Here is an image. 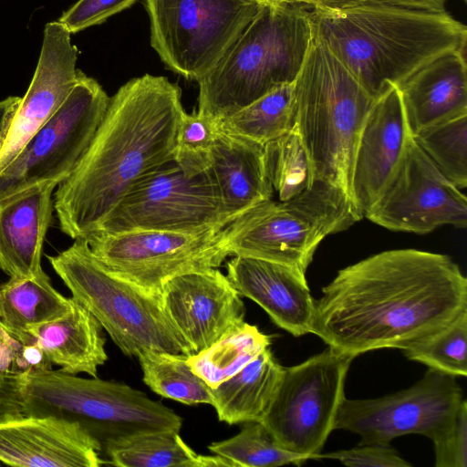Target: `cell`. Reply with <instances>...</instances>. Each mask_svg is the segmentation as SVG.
<instances>
[{"mask_svg": "<svg viewBox=\"0 0 467 467\" xmlns=\"http://www.w3.org/2000/svg\"><path fill=\"white\" fill-rule=\"evenodd\" d=\"M397 88L412 136L426 127L467 112L466 49L432 60Z\"/></svg>", "mask_w": 467, "mask_h": 467, "instance_id": "obj_22", "label": "cell"}, {"mask_svg": "<svg viewBox=\"0 0 467 467\" xmlns=\"http://www.w3.org/2000/svg\"><path fill=\"white\" fill-rule=\"evenodd\" d=\"M231 222L208 170L189 176L172 160L140 180L96 233H202Z\"/></svg>", "mask_w": 467, "mask_h": 467, "instance_id": "obj_12", "label": "cell"}, {"mask_svg": "<svg viewBox=\"0 0 467 467\" xmlns=\"http://www.w3.org/2000/svg\"><path fill=\"white\" fill-rule=\"evenodd\" d=\"M266 172L279 201L292 199L311 187L315 174L295 125L264 145Z\"/></svg>", "mask_w": 467, "mask_h": 467, "instance_id": "obj_31", "label": "cell"}, {"mask_svg": "<svg viewBox=\"0 0 467 467\" xmlns=\"http://www.w3.org/2000/svg\"><path fill=\"white\" fill-rule=\"evenodd\" d=\"M432 441L436 467L467 466V402L465 400L451 425Z\"/></svg>", "mask_w": 467, "mask_h": 467, "instance_id": "obj_36", "label": "cell"}, {"mask_svg": "<svg viewBox=\"0 0 467 467\" xmlns=\"http://www.w3.org/2000/svg\"><path fill=\"white\" fill-rule=\"evenodd\" d=\"M24 415L77 422L101 448L153 431H179L182 419L146 393L120 382L59 370L17 375Z\"/></svg>", "mask_w": 467, "mask_h": 467, "instance_id": "obj_6", "label": "cell"}, {"mask_svg": "<svg viewBox=\"0 0 467 467\" xmlns=\"http://www.w3.org/2000/svg\"><path fill=\"white\" fill-rule=\"evenodd\" d=\"M362 218L342 189L316 179L292 199L263 202L235 218L224 228V240L231 255L262 258L306 274L325 237Z\"/></svg>", "mask_w": 467, "mask_h": 467, "instance_id": "obj_8", "label": "cell"}, {"mask_svg": "<svg viewBox=\"0 0 467 467\" xmlns=\"http://www.w3.org/2000/svg\"><path fill=\"white\" fill-rule=\"evenodd\" d=\"M103 330L95 317L74 298L64 316L28 328L34 341L61 371L87 373L93 378L108 360Z\"/></svg>", "mask_w": 467, "mask_h": 467, "instance_id": "obj_24", "label": "cell"}, {"mask_svg": "<svg viewBox=\"0 0 467 467\" xmlns=\"http://www.w3.org/2000/svg\"><path fill=\"white\" fill-rule=\"evenodd\" d=\"M47 257L72 298L95 317L124 355H193L165 314L161 298L108 269L86 240L76 239L66 250Z\"/></svg>", "mask_w": 467, "mask_h": 467, "instance_id": "obj_7", "label": "cell"}, {"mask_svg": "<svg viewBox=\"0 0 467 467\" xmlns=\"http://www.w3.org/2000/svg\"><path fill=\"white\" fill-rule=\"evenodd\" d=\"M71 33L59 21L46 24L38 62L0 140V173L35 133L60 109L78 76V49Z\"/></svg>", "mask_w": 467, "mask_h": 467, "instance_id": "obj_16", "label": "cell"}, {"mask_svg": "<svg viewBox=\"0 0 467 467\" xmlns=\"http://www.w3.org/2000/svg\"><path fill=\"white\" fill-rule=\"evenodd\" d=\"M217 122L224 132L265 145L296 125L294 82L273 89Z\"/></svg>", "mask_w": 467, "mask_h": 467, "instance_id": "obj_28", "label": "cell"}, {"mask_svg": "<svg viewBox=\"0 0 467 467\" xmlns=\"http://www.w3.org/2000/svg\"><path fill=\"white\" fill-rule=\"evenodd\" d=\"M407 8L441 12L445 10L447 0H374Z\"/></svg>", "mask_w": 467, "mask_h": 467, "instance_id": "obj_41", "label": "cell"}, {"mask_svg": "<svg viewBox=\"0 0 467 467\" xmlns=\"http://www.w3.org/2000/svg\"><path fill=\"white\" fill-rule=\"evenodd\" d=\"M354 358L327 347L300 364L285 368L281 384L261 420L282 448L318 460L335 430Z\"/></svg>", "mask_w": 467, "mask_h": 467, "instance_id": "obj_10", "label": "cell"}, {"mask_svg": "<svg viewBox=\"0 0 467 467\" xmlns=\"http://www.w3.org/2000/svg\"><path fill=\"white\" fill-rule=\"evenodd\" d=\"M226 270L237 293L259 305L280 328L295 337L311 333L315 300L306 274L246 255H234L226 263Z\"/></svg>", "mask_w": 467, "mask_h": 467, "instance_id": "obj_20", "label": "cell"}, {"mask_svg": "<svg viewBox=\"0 0 467 467\" xmlns=\"http://www.w3.org/2000/svg\"><path fill=\"white\" fill-rule=\"evenodd\" d=\"M364 217L392 231L428 234L467 226V198L411 135L390 180Z\"/></svg>", "mask_w": 467, "mask_h": 467, "instance_id": "obj_15", "label": "cell"}, {"mask_svg": "<svg viewBox=\"0 0 467 467\" xmlns=\"http://www.w3.org/2000/svg\"><path fill=\"white\" fill-rule=\"evenodd\" d=\"M410 360L454 377L467 375V311L423 342L402 350Z\"/></svg>", "mask_w": 467, "mask_h": 467, "instance_id": "obj_34", "label": "cell"}, {"mask_svg": "<svg viewBox=\"0 0 467 467\" xmlns=\"http://www.w3.org/2000/svg\"><path fill=\"white\" fill-rule=\"evenodd\" d=\"M413 138L455 186H467V112L426 127Z\"/></svg>", "mask_w": 467, "mask_h": 467, "instance_id": "obj_33", "label": "cell"}, {"mask_svg": "<svg viewBox=\"0 0 467 467\" xmlns=\"http://www.w3.org/2000/svg\"><path fill=\"white\" fill-rule=\"evenodd\" d=\"M42 353L34 342L24 343L8 333L0 324V371L20 375L35 370Z\"/></svg>", "mask_w": 467, "mask_h": 467, "instance_id": "obj_39", "label": "cell"}, {"mask_svg": "<svg viewBox=\"0 0 467 467\" xmlns=\"http://www.w3.org/2000/svg\"><path fill=\"white\" fill-rule=\"evenodd\" d=\"M314 37L310 7L264 2L219 62L197 81V112L219 121L293 83Z\"/></svg>", "mask_w": 467, "mask_h": 467, "instance_id": "obj_4", "label": "cell"}, {"mask_svg": "<svg viewBox=\"0 0 467 467\" xmlns=\"http://www.w3.org/2000/svg\"><path fill=\"white\" fill-rule=\"evenodd\" d=\"M107 464L119 467H234L227 459L197 454L179 431L140 434L103 451Z\"/></svg>", "mask_w": 467, "mask_h": 467, "instance_id": "obj_27", "label": "cell"}, {"mask_svg": "<svg viewBox=\"0 0 467 467\" xmlns=\"http://www.w3.org/2000/svg\"><path fill=\"white\" fill-rule=\"evenodd\" d=\"M43 270L33 277H10L0 284V324L24 343L34 342L28 328L57 319L71 307Z\"/></svg>", "mask_w": 467, "mask_h": 467, "instance_id": "obj_26", "label": "cell"}, {"mask_svg": "<svg viewBox=\"0 0 467 467\" xmlns=\"http://www.w3.org/2000/svg\"><path fill=\"white\" fill-rule=\"evenodd\" d=\"M456 377L429 368L411 387L377 399H344L335 430L360 436L361 444L389 445L406 434L434 441L453 422L464 400Z\"/></svg>", "mask_w": 467, "mask_h": 467, "instance_id": "obj_14", "label": "cell"}, {"mask_svg": "<svg viewBox=\"0 0 467 467\" xmlns=\"http://www.w3.org/2000/svg\"><path fill=\"white\" fill-rule=\"evenodd\" d=\"M463 1H466V0H463Z\"/></svg>", "mask_w": 467, "mask_h": 467, "instance_id": "obj_44", "label": "cell"}, {"mask_svg": "<svg viewBox=\"0 0 467 467\" xmlns=\"http://www.w3.org/2000/svg\"><path fill=\"white\" fill-rule=\"evenodd\" d=\"M161 301L193 354L205 350L245 322L241 296L217 268L170 279L162 287Z\"/></svg>", "mask_w": 467, "mask_h": 467, "instance_id": "obj_17", "label": "cell"}, {"mask_svg": "<svg viewBox=\"0 0 467 467\" xmlns=\"http://www.w3.org/2000/svg\"><path fill=\"white\" fill-rule=\"evenodd\" d=\"M271 342L269 335L244 322L187 360L192 371L213 389L239 372Z\"/></svg>", "mask_w": 467, "mask_h": 467, "instance_id": "obj_29", "label": "cell"}, {"mask_svg": "<svg viewBox=\"0 0 467 467\" xmlns=\"http://www.w3.org/2000/svg\"><path fill=\"white\" fill-rule=\"evenodd\" d=\"M219 133L216 120L197 111L182 116L174 150V161L189 176L208 170L211 153Z\"/></svg>", "mask_w": 467, "mask_h": 467, "instance_id": "obj_35", "label": "cell"}, {"mask_svg": "<svg viewBox=\"0 0 467 467\" xmlns=\"http://www.w3.org/2000/svg\"><path fill=\"white\" fill-rule=\"evenodd\" d=\"M137 0H78L57 20L71 34L99 25L131 6Z\"/></svg>", "mask_w": 467, "mask_h": 467, "instance_id": "obj_37", "label": "cell"}, {"mask_svg": "<svg viewBox=\"0 0 467 467\" xmlns=\"http://www.w3.org/2000/svg\"><path fill=\"white\" fill-rule=\"evenodd\" d=\"M263 3L145 0L150 45L167 68L198 81L219 62Z\"/></svg>", "mask_w": 467, "mask_h": 467, "instance_id": "obj_9", "label": "cell"}, {"mask_svg": "<svg viewBox=\"0 0 467 467\" xmlns=\"http://www.w3.org/2000/svg\"><path fill=\"white\" fill-rule=\"evenodd\" d=\"M137 358L142 379L153 392L187 405H212L210 387L192 371L187 355L146 351Z\"/></svg>", "mask_w": 467, "mask_h": 467, "instance_id": "obj_30", "label": "cell"}, {"mask_svg": "<svg viewBox=\"0 0 467 467\" xmlns=\"http://www.w3.org/2000/svg\"><path fill=\"white\" fill-rule=\"evenodd\" d=\"M279 4L300 5L310 8L335 9L361 3L365 0H266Z\"/></svg>", "mask_w": 467, "mask_h": 467, "instance_id": "obj_40", "label": "cell"}, {"mask_svg": "<svg viewBox=\"0 0 467 467\" xmlns=\"http://www.w3.org/2000/svg\"><path fill=\"white\" fill-rule=\"evenodd\" d=\"M0 462L27 467L107 464L99 444L77 422L24 414L0 420Z\"/></svg>", "mask_w": 467, "mask_h": 467, "instance_id": "obj_19", "label": "cell"}, {"mask_svg": "<svg viewBox=\"0 0 467 467\" xmlns=\"http://www.w3.org/2000/svg\"><path fill=\"white\" fill-rule=\"evenodd\" d=\"M339 461L351 467H408L410 463L401 458L390 445L358 444V446L336 451L320 453L318 459Z\"/></svg>", "mask_w": 467, "mask_h": 467, "instance_id": "obj_38", "label": "cell"}, {"mask_svg": "<svg viewBox=\"0 0 467 467\" xmlns=\"http://www.w3.org/2000/svg\"><path fill=\"white\" fill-rule=\"evenodd\" d=\"M294 90L296 127L315 179L342 189L351 199L355 149L376 98L316 37L294 81Z\"/></svg>", "mask_w": 467, "mask_h": 467, "instance_id": "obj_5", "label": "cell"}, {"mask_svg": "<svg viewBox=\"0 0 467 467\" xmlns=\"http://www.w3.org/2000/svg\"><path fill=\"white\" fill-rule=\"evenodd\" d=\"M184 112L180 87L165 77L145 74L122 85L109 98L76 168L54 193L61 232L74 240L98 232L140 180L174 160Z\"/></svg>", "mask_w": 467, "mask_h": 467, "instance_id": "obj_2", "label": "cell"}, {"mask_svg": "<svg viewBox=\"0 0 467 467\" xmlns=\"http://www.w3.org/2000/svg\"><path fill=\"white\" fill-rule=\"evenodd\" d=\"M56 187L48 183L0 202V269L9 277H33L43 271L42 248Z\"/></svg>", "mask_w": 467, "mask_h": 467, "instance_id": "obj_21", "label": "cell"}, {"mask_svg": "<svg viewBox=\"0 0 467 467\" xmlns=\"http://www.w3.org/2000/svg\"><path fill=\"white\" fill-rule=\"evenodd\" d=\"M224 228L202 233H95L84 240L108 269L161 298L170 279L188 272L218 268L231 255Z\"/></svg>", "mask_w": 467, "mask_h": 467, "instance_id": "obj_13", "label": "cell"}, {"mask_svg": "<svg viewBox=\"0 0 467 467\" xmlns=\"http://www.w3.org/2000/svg\"><path fill=\"white\" fill-rule=\"evenodd\" d=\"M208 449L213 454L230 461L234 467H276L285 464L301 465L308 460L282 448L261 421L244 423L239 433Z\"/></svg>", "mask_w": 467, "mask_h": 467, "instance_id": "obj_32", "label": "cell"}, {"mask_svg": "<svg viewBox=\"0 0 467 467\" xmlns=\"http://www.w3.org/2000/svg\"><path fill=\"white\" fill-rule=\"evenodd\" d=\"M109 101L100 84L78 70L77 82L60 109L0 173V202L67 180L89 146Z\"/></svg>", "mask_w": 467, "mask_h": 467, "instance_id": "obj_11", "label": "cell"}, {"mask_svg": "<svg viewBox=\"0 0 467 467\" xmlns=\"http://www.w3.org/2000/svg\"><path fill=\"white\" fill-rule=\"evenodd\" d=\"M261 1H264V2H265V1H266V0H261Z\"/></svg>", "mask_w": 467, "mask_h": 467, "instance_id": "obj_43", "label": "cell"}, {"mask_svg": "<svg viewBox=\"0 0 467 467\" xmlns=\"http://www.w3.org/2000/svg\"><path fill=\"white\" fill-rule=\"evenodd\" d=\"M310 15L315 37L373 98L432 60L466 49V26L446 10L365 0L343 8H310Z\"/></svg>", "mask_w": 467, "mask_h": 467, "instance_id": "obj_3", "label": "cell"}, {"mask_svg": "<svg viewBox=\"0 0 467 467\" xmlns=\"http://www.w3.org/2000/svg\"><path fill=\"white\" fill-rule=\"evenodd\" d=\"M21 98L10 96L0 100V140H2L8 123L17 108Z\"/></svg>", "mask_w": 467, "mask_h": 467, "instance_id": "obj_42", "label": "cell"}, {"mask_svg": "<svg viewBox=\"0 0 467 467\" xmlns=\"http://www.w3.org/2000/svg\"><path fill=\"white\" fill-rule=\"evenodd\" d=\"M285 374L270 348L264 349L233 377L210 388L218 420L229 425L261 421Z\"/></svg>", "mask_w": 467, "mask_h": 467, "instance_id": "obj_25", "label": "cell"}, {"mask_svg": "<svg viewBox=\"0 0 467 467\" xmlns=\"http://www.w3.org/2000/svg\"><path fill=\"white\" fill-rule=\"evenodd\" d=\"M467 311V279L447 254L378 253L339 270L315 300L311 333L354 358L418 345Z\"/></svg>", "mask_w": 467, "mask_h": 467, "instance_id": "obj_1", "label": "cell"}, {"mask_svg": "<svg viewBox=\"0 0 467 467\" xmlns=\"http://www.w3.org/2000/svg\"><path fill=\"white\" fill-rule=\"evenodd\" d=\"M208 171L232 222L254 206L273 199L264 146L254 141L219 129Z\"/></svg>", "mask_w": 467, "mask_h": 467, "instance_id": "obj_23", "label": "cell"}, {"mask_svg": "<svg viewBox=\"0 0 467 467\" xmlns=\"http://www.w3.org/2000/svg\"><path fill=\"white\" fill-rule=\"evenodd\" d=\"M410 136L399 89L390 85L374 99L355 149L351 200L363 217L390 180Z\"/></svg>", "mask_w": 467, "mask_h": 467, "instance_id": "obj_18", "label": "cell"}]
</instances>
